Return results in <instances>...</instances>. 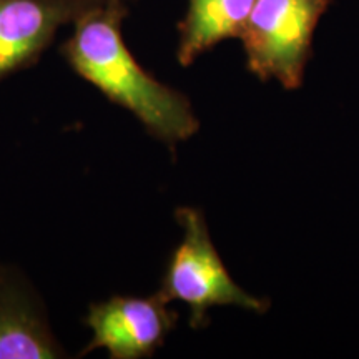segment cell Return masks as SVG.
<instances>
[{"mask_svg": "<svg viewBox=\"0 0 359 359\" xmlns=\"http://www.w3.org/2000/svg\"><path fill=\"white\" fill-rule=\"evenodd\" d=\"M125 0H102L74 22L64 57L80 77L127 109L158 140L175 145L200 127L188 98L151 77L128 50L122 22Z\"/></svg>", "mask_w": 359, "mask_h": 359, "instance_id": "cell-1", "label": "cell"}, {"mask_svg": "<svg viewBox=\"0 0 359 359\" xmlns=\"http://www.w3.org/2000/svg\"><path fill=\"white\" fill-rule=\"evenodd\" d=\"M175 217L183 238L170 258L156 294L167 303H185L193 327L203 326L206 313L215 306H238L259 314L268 311V302L250 294L231 278L210 238L203 213L183 206Z\"/></svg>", "mask_w": 359, "mask_h": 359, "instance_id": "cell-2", "label": "cell"}, {"mask_svg": "<svg viewBox=\"0 0 359 359\" xmlns=\"http://www.w3.org/2000/svg\"><path fill=\"white\" fill-rule=\"evenodd\" d=\"M331 2L257 0L240 37L251 74L286 90L302 87L314 30Z\"/></svg>", "mask_w": 359, "mask_h": 359, "instance_id": "cell-3", "label": "cell"}, {"mask_svg": "<svg viewBox=\"0 0 359 359\" xmlns=\"http://www.w3.org/2000/svg\"><path fill=\"white\" fill-rule=\"evenodd\" d=\"M92 341L83 353L107 349L111 359L151 356L177 325V313L158 294L150 298L114 296L90 306Z\"/></svg>", "mask_w": 359, "mask_h": 359, "instance_id": "cell-4", "label": "cell"}, {"mask_svg": "<svg viewBox=\"0 0 359 359\" xmlns=\"http://www.w3.org/2000/svg\"><path fill=\"white\" fill-rule=\"evenodd\" d=\"M102 0H0V80L32 65L58 30Z\"/></svg>", "mask_w": 359, "mask_h": 359, "instance_id": "cell-5", "label": "cell"}, {"mask_svg": "<svg viewBox=\"0 0 359 359\" xmlns=\"http://www.w3.org/2000/svg\"><path fill=\"white\" fill-rule=\"evenodd\" d=\"M257 0H188L177 58L188 67L226 39H240Z\"/></svg>", "mask_w": 359, "mask_h": 359, "instance_id": "cell-6", "label": "cell"}, {"mask_svg": "<svg viewBox=\"0 0 359 359\" xmlns=\"http://www.w3.org/2000/svg\"><path fill=\"white\" fill-rule=\"evenodd\" d=\"M62 351L30 299L0 285V359L60 358Z\"/></svg>", "mask_w": 359, "mask_h": 359, "instance_id": "cell-7", "label": "cell"}]
</instances>
